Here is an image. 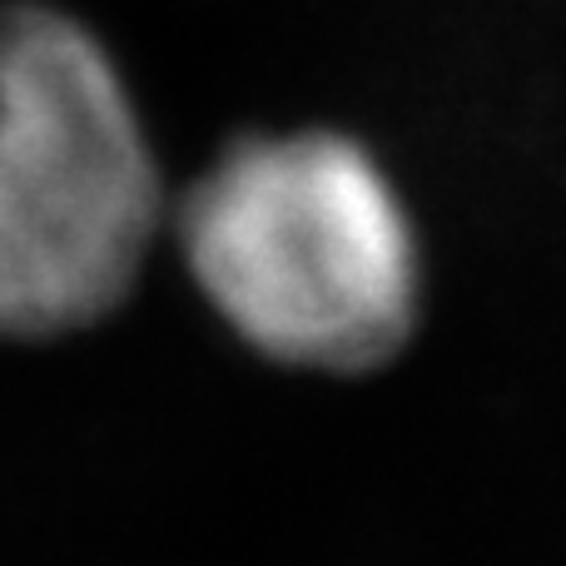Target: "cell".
Here are the masks:
<instances>
[{
    "label": "cell",
    "instance_id": "cell-2",
    "mask_svg": "<svg viewBox=\"0 0 566 566\" xmlns=\"http://www.w3.org/2000/svg\"><path fill=\"white\" fill-rule=\"evenodd\" d=\"M159 224V169L109 55L50 6L0 10V333L105 318Z\"/></svg>",
    "mask_w": 566,
    "mask_h": 566
},
{
    "label": "cell",
    "instance_id": "cell-1",
    "mask_svg": "<svg viewBox=\"0 0 566 566\" xmlns=\"http://www.w3.org/2000/svg\"><path fill=\"white\" fill-rule=\"evenodd\" d=\"M199 289L254 348L368 368L412 328L418 249L392 185L338 135L249 139L185 199Z\"/></svg>",
    "mask_w": 566,
    "mask_h": 566
}]
</instances>
